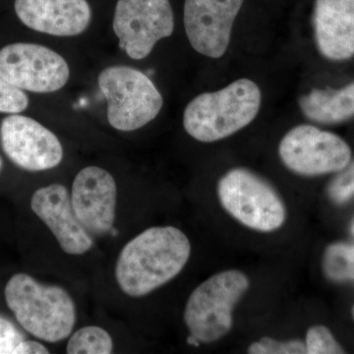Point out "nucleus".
Here are the masks:
<instances>
[{
  "label": "nucleus",
  "mask_w": 354,
  "mask_h": 354,
  "mask_svg": "<svg viewBox=\"0 0 354 354\" xmlns=\"http://www.w3.org/2000/svg\"><path fill=\"white\" fill-rule=\"evenodd\" d=\"M190 254L189 239L178 228H148L121 250L115 265L116 283L128 297H145L178 276Z\"/></svg>",
  "instance_id": "1"
},
{
  "label": "nucleus",
  "mask_w": 354,
  "mask_h": 354,
  "mask_svg": "<svg viewBox=\"0 0 354 354\" xmlns=\"http://www.w3.org/2000/svg\"><path fill=\"white\" fill-rule=\"evenodd\" d=\"M261 102L257 84L239 79L220 91L194 97L184 111V129L203 143L227 138L255 120Z\"/></svg>",
  "instance_id": "2"
},
{
  "label": "nucleus",
  "mask_w": 354,
  "mask_h": 354,
  "mask_svg": "<svg viewBox=\"0 0 354 354\" xmlns=\"http://www.w3.org/2000/svg\"><path fill=\"white\" fill-rule=\"evenodd\" d=\"M6 304L18 323L41 341L58 342L71 335L76 306L64 288L46 286L26 274H16L4 290Z\"/></svg>",
  "instance_id": "3"
},
{
  "label": "nucleus",
  "mask_w": 354,
  "mask_h": 354,
  "mask_svg": "<svg viewBox=\"0 0 354 354\" xmlns=\"http://www.w3.org/2000/svg\"><path fill=\"white\" fill-rule=\"evenodd\" d=\"M245 274L228 270L214 274L191 293L184 310V322L191 337L209 344L227 334L234 325V310L248 290Z\"/></svg>",
  "instance_id": "4"
},
{
  "label": "nucleus",
  "mask_w": 354,
  "mask_h": 354,
  "mask_svg": "<svg viewBox=\"0 0 354 354\" xmlns=\"http://www.w3.org/2000/svg\"><path fill=\"white\" fill-rule=\"evenodd\" d=\"M97 83L108 102L109 124L120 131L145 127L157 118L164 104L153 81L132 67H108L100 73Z\"/></svg>",
  "instance_id": "5"
},
{
  "label": "nucleus",
  "mask_w": 354,
  "mask_h": 354,
  "mask_svg": "<svg viewBox=\"0 0 354 354\" xmlns=\"http://www.w3.org/2000/svg\"><path fill=\"white\" fill-rule=\"evenodd\" d=\"M218 196L232 218L256 232H274L285 223L286 206L278 192L247 169H232L221 177Z\"/></svg>",
  "instance_id": "6"
},
{
  "label": "nucleus",
  "mask_w": 354,
  "mask_h": 354,
  "mask_svg": "<svg viewBox=\"0 0 354 354\" xmlns=\"http://www.w3.org/2000/svg\"><path fill=\"white\" fill-rule=\"evenodd\" d=\"M113 31L120 46L132 59L148 57L160 39L174 30L169 0H118L114 11Z\"/></svg>",
  "instance_id": "7"
},
{
  "label": "nucleus",
  "mask_w": 354,
  "mask_h": 354,
  "mask_svg": "<svg viewBox=\"0 0 354 354\" xmlns=\"http://www.w3.org/2000/svg\"><path fill=\"white\" fill-rule=\"evenodd\" d=\"M0 77L20 90L44 94L64 88L70 69L57 51L41 44L15 43L0 50Z\"/></svg>",
  "instance_id": "8"
},
{
  "label": "nucleus",
  "mask_w": 354,
  "mask_h": 354,
  "mask_svg": "<svg viewBox=\"0 0 354 354\" xmlns=\"http://www.w3.org/2000/svg\"><path fill=\"white\" fill-rule=\"evenodd\" d=\"M279 153L288 169L306 176L341 171L351 158V148L341 137L306 124L286 133Z\"/></svg>",
  "instance_id": "9"
},
{
  "label": "nucleus",
  "mask_w": 354,
  "mask_h": 354,
  "mask_svg": "<svg viewBox=\"0 0 354 354\" xmlns=\"http://www.w3.org/2000/svg\"><path fill=\"white\" fill-rule=\"evenodd\" d=\"M0 141L9 160L25 171L55 169L64 158V148L57 135L38 121L18 113L2 120Z\"/></svg>",
  "instance_id": "10"
},
{
  "label": "nucleus",
  "mask_w": 354,
  "mask_h": 354,
  "mask_svg": "<svg viewBox=\"0 0 354 354\" xmlns=\"http://www.w3.org/2000/svg\"><path fill=\"white\" fill-rule=\"evenodd\" d=\"M245 0H185L184 27L200 55L220 58L230 43L232 27Z\"/></svg>",
  "instance_id": "11"
},
{
  "label": "nucleus",
  "mask_w": 354,
  "mask_h": 354,
  "mask_svg": "<svg viewBox=\"0 0 354 354\" xmlns=\"http://www.w3.org/2000/svg\"><path fill=\"white\" fill-rule=\"evenodd\" d=\"M71 204L81 225L91 235L111 234L115 221L118 187L113 176L99 167L78 172L71 190Z\"/></svg>",
  "instance_id": "12"
},
{
  "label": "nucleus",
  "mask_w": 354,
  "mask_h": 354,
  "mask_svg": "<svg viewBox=\"0 0 354 354\" xmlns=\"http://www.w3.org/2000/svg\"><path fill=\"white\" fill-rule=\"evenodd\" d=\"M31 209L65 253L83 255L94 245L92 235L77 218L68 190L62 184H50L37 190L32 196Z\"/></svg>",
  "instance_id": "13"
},
{
  "label": "nucleus",
  "mask_w": 354,
  "mask_h": 354,
  "mask_svg": "<svg viewBox=\"0 0 354 354\" xmlns=\"http://www.w3.org/2000/svg\"><path fill=\"white\" fill-rule=\"evenodd\" d=\"M14 7L23 24L51 36H78L92 20L87 0H15Z\"/></svg>",
  "instance_id": "14"
},
{
  "label": "nucleus",
  "mask_w": 354,
  "mask_h": 354,
  "mask_svg": "<svg viewBox=\"0 0 354 354\" xmlns=\"http://www.w3.org/2000/svg\"><path fill=\"white\" fill-rule=\"evenodd\" d=\"M313 20L324 57L333 62L354 57V0H316Z\"/></svg>",
  "instance_id": "15"
},
{
  "label": "nucleus",
  "mask_w": 354,
  "mask_h": 354,
  "mask_svg": "<svg viewBox=\"0 0 354 354\" xmlns=\"http://www.w3.org/2000/svg\"><path fill=\"white\" fill-rule=\"evenodd\" d=\"M309 120L325 124L342 122L354 116V82L341 88L313 90L299 101Z\"/></svg>",
  "instance_id": "16"
},
{
  "label": "nucleus",
  "mask_w": 354,
  "mask_h": 354,
  "mask_svg": "<svg viewBox=\"0 0 354 354\" xmlns=\"http://www.w3.org/2000/svg\"><path fill=\"white\" fill-rule=\"evenodd\" d=\"M113 342L106 330L97 326L81 328L70 337L66 346L68 354H109Z\"/></svg>",
  "instance_id": "17"
},
{
  "label": "nucleus",
  "mask_w": 354,
  "mask_h": 354,
  "mask_svg": "<svg viewBox=\"0 0 354 354\" xmlns=\"http://www.w3.org/2000/svg\"><path fill=\"white\" fill-rule=\"evenodd\" d=\"M324 271L334 281H354V245L337 243L328 247L324 256Z\"/></svg>",
  "instance_id": "18"
},
{
  "label": "nucleus",
  "mask_w": 354,
  "mask_h": 354,
  "mask_svg": "<svg viewBox=\"0 0 354 354\" xmlns=\"http://www.w3.org/2000/svg\"><path fill=\"white\" fill-rule=\"evenodd\" d=\"M305 346H306V353L308 354L344 353L330 330L324 326H314L310 328L307 332Z\"/></svg>",
  "instance_id": "19"
},
{
  "label": "nucleus",
  "mask_w": 354,
  "mask_h": 354,
  "mask_svg": "<svg viewBox=\"0 0 354 354\" xmlns=\"http://www.w3.org/2000/svg\"><path fill=\"white\" fill-rule=\"evenodd\" d=\"M248 353L252 354H302L306 353L305 342L293 341L279 342L265 337L259 342H253L248 348Z\"/></svg>",
  "instance_id": "20"
},
{
  "label": "nucleus",
  "mask_w": 354,
  "mask_h": 354,
  "mask_svg": "<svg viewBox=\"0 0 354 354\" xmlns=\"http://www.w3.org/2000/svg\"><path fill=\"white\" fill-rule=\"evenodd\" d=\"M29 104L27 95L20 88L14 87L0 77V113H19Z\"/></svg>",
  "instance_id": "21"
},
{
  "label": "nucleus",
  "mask_w": 354,
  "mask_h": 354,
  "mask_svg": "<svg viewBox=\"0 0 354 354\" xmlns=\"http://www.w3.org/2000/svg\"><path fill=\"white\" fill-rule=\"evenodd\" d=\"M341 171L330 184L329 189L330 198L339 204L354 196V162L346 165Z\"/></svg>",
  "instance_id": "22"
},
{
  "label": "nucleus",
  "mask_w": 354,
  "mask_h": 354,
  "mask_svg": "<svg viewBox=\"0 0 354 354\" xmlns=\"http://www.w3.org/2000/svg\"><path fill=\"white\" fill-rule=\"evenodd\" d=\"M25 341L24 335L10 321L0 317V354H13L15 348Z\"/></svg>",
  "instance_id": "23"
},
{
  "label": "nucleus",
  "mask_w": 354,
  "mask_h": 354,
  "mask_svg": "<svg viewBox=\"0 0 354 354\" xmlns=\"http://www.w3.org/2000/svg\"><path fill=\"white\" fill-rule=\"evenodd\" d=\"M48 348L41 342L35 341H23L15 348L13 354H48Z\"/></svg>",
  "instance_id": "24"
},
{
  "label": "nucleus",
  "mask_w": 354,
  "mask_h": 354,
  "mask_svg": "<svg viewBox=\"0 0 354 354\" xmlns=\"http://www.w3.org/2000/svg\"><path fill=\"white\" fill-rule=\"evenodd\" d=\"M1 167H2V160H1V158H0V171H1Z\"/></svg>",
  "instance_id": "25"
},
{
  "label": "nucleus",
  "mask_w": 354,
  "mask_h": 354,
  "mask_svg": "<svg viewBox=\"0 0 354 354\" xmlns=\"http://www.w3.org/2000/svg\"><path fill=\"white\" fill-rule=\"evenodd\" d=\"M353 234H354V223H353Z\"/></svg>",
  "instance_id": "26"
}]
</instances>
